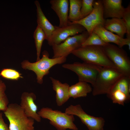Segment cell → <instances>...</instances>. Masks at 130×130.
Returning a JSON list of instances; mask_svg holds the SVG:
<instances>
[{
    "label": "cell",
    "mask_w": 130,
    "mask_h": 130,
    "mask_svg": "<svg viewBox=\"0 0 130 130\" xmlns=\"http://www.w3.org/2000/svg\"><path fill=\"white\" fill-rule=\"evenodd\" d=\"M84 62L102 67L116 68L105 53L103 47L99 46H81L72 52Z\"/></svg>",
    "instance_id": "6da1fadb"
},
{
    "label": "cell",
    "mask_w": 130,
    "mask_h": 130,
    "mask_svg": "<svg viewBox=\"0 0 130 130\" xmlns=\"http://www.w3.org/2000/svg\"><path fill=\"white\" fill-rule=\"evenodd\" d=\"M123 75L116 68L102 67L94 84L92 86L93 95H108Z\"/></svg>",
    "instance_id": "7a4b0ae2"
},
{
    "label": "cell",
    "mask_w": 130,
    "mask_h": 130,
    "mask_svg": "<svg viewBox=\"0 0 130 130\" xmlns=\"http://www.w3.org/2000/svg\"><path fill=\"white\" fill-rule=\"evenodd\" d=\"M41 58L36 62L32 63L26 60L21 63L23 69L31 70L35 73L37 82L40 84L43 83V77L48 74L52 67L57 64H63L66 60V58L64 57L50 58L48 52L46 50L43 52Z\"/></svg>",
    "instance_id": "3957f363"
},
{
    "label": "cell",
    "mask_w": 130,
    "mask_h": 130,
    "mask_svg": "<svg viewBox=\"0 0 130 130\" xmlns=\"http://www.w3.org/2000/svg\"><path fill=\"white\" fill-rule=\"evenodd\" d=\"M4 112L9 122V130H34L35 120L26 115L20 105L9 104Z\"/></svg>",
    "instance_id": "277c9868"
},
{
    "label": "cell",
    "mask_w": 130,
    "mask_h": 130,
    "mask_svg": "<svg viewBox=\"0 0 130 130\" xmlns=\"http://www.w3.org/2000/svg\"><path fill=\"white\" fill-rule=\"evenodd\" d=\"M38 113L41 118L49 120L50 124L58 130H78L74 123L75 118L73 115L48 107L41 108Z\"/></svg>",
    "instance_id": "5b68a950"
},
{
    "label": "cell",
    "mask_w": 130,
    "mask_h": 130,
    "mask_svg": "<svg viewBox=\"0 0 130 130\" xmlns=\"http://www.w3.org/2000/svg\"><path fill=\"white\" fill-rule=\"evenodd\" d=\"M103 47L106 55L116 68L124 75L130 77V59L125 51L110 43Z\"/></svg>",
    "instance_id": "8992f818"
},
{
    "label": "cell",
    "mask_w": 130,
    "mask_h": 130,
    "mask_svg": "<svg viewBox=\"0 0 130 130\" xmlns=\"http://www.w3.org/2000/svg\"><path fill=\"white\" fill-rule=\"evenodd\" d=\"M62 67L75 72L78 76L79 81L90 83L92 86L94 84L97 75L102 67L84 62L64 64L62 65Z\"/></svg>",
    "instance_id": "52a82bcc"
},
{
    "label": "cell",
    "mask_w": 130,
    "mask_h": 130,
    "mask_svg": "<svg viewBox=\"0 0 130 130\" xmlns=\"http://www.w3.org/2000/svg\"><path fill=\"white\" fill-rule=\"evenodd\" d=\"M89 35L86 30L82 33L70 37L59 44L52 46V58H66L72 52L81 46Z\"/></svg>",
    "instance_id": "ba28073f"
},
{
    "label": "cell",
    "mask_w": 130,
    "mask_h": 130,
    "mask_svg": "<svg viewBox=\"0 0 130 130\" xmlns=\"http://www.w3.org/2000/svg\"><path fill=\"white\" fill-rule=\"evenodd\" d=\"M65 112L78 117L86 126L88 130H104L105 122L104 119L88 114L80 104L70 105L66 108Z\"/></svg>",
    "instance_id": "9c48e42d"
},
{
    "label": "cell",
    "mask_w": 130,
    "mask_h": 130,
    "mask_svg": "<svg viewBox=\"0 0 130 130\" xmlns=\"http://www.w3.org/2000/svg\"><path fill=\"white\" fill-rule=\"evenodd\" d=\"M105 19L103 15L102 0H98L94 1L93 10L89 15L83 19L71 22L82 25L90 35L97 26L103 25Z\"/></svg>",
    "instance_id": "30bf717a"
},
{
    "label": "cell",
    "mask_w": 130,
    "mask_h": 130,
    "mask_svg": "<svg viewBox=\"0 0 130 130\" xmlns=\"http://www.w3.org/2000/svg\"><path fill=\"white\" fill-rule=\"evenodd\" d=\"M55 26L54 30L47 41L48 44L52 46L59 44L68 38L81 33L86 30L81 25L72 23L70 21L66 26L61 27Z\"/></svg>",
    "instance_id": "8fae6325"
},
{
    "label": "cell",
    "mask_w": 130,
    "mask_h": 130,
    "mask_svg": "<svg viewBox=\"0 0 130 130\" xmlns=\"http://www.w3.org/2000/svg\"><path fill=\"white\" fill-rule=\"evenodd\" d=\"M36 96L33 92H25L21 97L20 105L26 115L37 122L41 121V118L38 113V107L34 101Z\"/></svg>",
    "instance_id": "7c38bea8"
},
{
    "label": "cell",
    "mask_w": 130,
    "mask_h": 130,
    "mask_svg": "<svg viewBox=\"0 0 130 130\" xmlns=\"http://www.w3.org/2000/svg\"><path fill=\"white\" fill-rule=\"evenodd\" d=\"M93 32L97 34L105 42L114 43L120 48L127 45L130 50V37L123 38L105 29L103 25H99L94 29Z\"/></svg>",
    "instance_id": "4fadbf2b"
},
{
    "label": "cell",
    "mask_w": 130,
    "mask_h": 130,
    "mask_svg": "<svg viewBox=\"0 0 130 130\" xmlns=\"http://www.w3.org/2000/svg\"><path fill=\"white\" fill-rule=\"evenodd\" d=\"M104 18H122L125 9L121 0H103Z\"/></svg>",
    "instance_id": "5bb4252c"
},
{
    "label": "cell",
    "mask_w": 130,
    "mask_h": 130,
    "mask_svg": "<svg viewBox=\"0 0 130 130\" xmlns=\"http://www.w3.org/2000/svg\"><path fill=\"white\" fill-rule=\"evenodd\" d=\"M51 8L55 12L59 20L58 26L61 27L69 24L68 20L69 1L68 0H51Z\"/></svg>",
    "instance_id": "9a60e30c"
},
{
    "label": "cell",
    "mask_w": 130,
    "mask_h": 130,
    "mask_svg": "<svg viewBox=\"0 0 130 130\" xmlns=\"http://www.w3.org/2000/svg\"><path fill=\"white\" fill-rule=\"evenodd\" d=\"M50 78L52 84V88L56 92V101L58 106H62L70 98L69 95L70 86L67 83H62L52 77Z\"/></svg>",
    "instance_id": "2e32d148"
},
{
    "label": "cell",
    "mask_w": 130,
    "mask_h": 130,
    "mask_svg": "<svg viewBox=\"0 0 130 130\" xmlns=\"http://www.w3.org/2000/svg\"><path fill=\"white\" fill-rule=\"evenodd\" d=\"M35 4L37 8V22L43 31L46 36V39L48 41L54 30L55 26H53L48 20L43 12L39 1L35 0Z\"/></svg>",
    "instance_id": "e0dca14e"
},
{
    "label": "cell",
    "mask_w": 130,
    "mask_h": 130,
    "mask_svg": "<svg viewBox=\"0 0 130 130\" xmlns=\"http://www.w3.org/2000/svg\"><path fill=\"white\" fill-rule=\"evenodd\" d=\"M103 26L106 30L116 33L123 38H124L125 34L127 32L126 26L122 18L105 19Z\"/></svg>",
    "instance_id": "ac0fdd59"
},
{
    "label": "cell",
    "mask_w": 130,
    "mask_h": 130,
    "mask_svg": "<svg viewBox=\"0 0 130 130\" xmlns=\"http://www.w3.org/2000/svg\"><path fill=\"white\" fill-rule=\"evenodd\" d=\"M92 88L88 83L79 81L70 86L69 95L70 98L76 99L86 97L88 94L92 92Z\"/></svg>",
    "instance_id": "d6986e66"
},
{
    "label": "cell",
    "mask_w": 130,
    "mask_h": 130,
    "mask_svg": "<svg viewBox=\"0 0 130 130\" xmlns=\"http://www.w3.org/2000/svg\"><path fill=\"white\" fill-rule=\"evenodd\" d=\"M68 20L71 22L80 20L82 0H69Z\"/></svg>",
    "instance_id": "ffe728a7"
},
{
    "label": "cell",
    "mask_w": 130,
    "mask_h": 130,
    "mask_svg": "<svg viewBox=\"0 0 130 130\" xmlns=\"http://www.w3.org/2000/svg\"><path fill=\"white\" fill-rule=\"evenodd\" d=\"M130 77L123 75L117 82L111 91L119 90L130 97Z\"/></svg>",
    "instance_id": "44dd1931"
},
{
    "label": "cell",
    "mask_w": 130,
    "mask_h": 130,
    "mask_svg": "<svg viewBox=\"0 0 130 130\" xmlns=\"http://www.w3.org/2000/svg\"><path fill=\"white\" fill-rule=\"evenodd\" d=\"M33 37L37 51V61L39 60L41 49L43 42L45 39H46L45 34L40 27L37 25L33 34Z\"/></svg>",
    "instance_id": "7402d4cb"
},
{
    "label": "cell",
    "mask_w": 130,
    "mask_h": 130,
    "mask_svg": "<svg viewBox=\"0 0 130 130\" xmlns=\"http://www.w3.org/2000/svg\"><path fill=\"white\" fill-rule=\"evenodd\" d=\"M107 95L113 103L123 106L125 102L129 101L130 99V97L125 93L118 90H111Z\"/></svg>",
    "instance_id": "603a6c76"
},
{
    "label": "cell",
    "mask_w": 130,
    "mask_h": 130,
    "mask_svg": "<svg viewBox=\"0 0 130 130\" xmlns=\"http://www.w3.org/2000/svg\"><path fill=\"white\" fill-rule=\"evenodd\" d=\"M108 43L103 40L97 34L92 32L81 46H103Z\"/></svg>",
    "instance_id": "cb8c5ba5"
},
{
    "label": "cell",
    "mask_w": 130,
    "mask_h": 130,
    "mask_svg": "<svg viewBox=\"0 0 130 130\" xmlns=\"http://www.w3.org/2000/svg\"><path fill=\"white\" fill-rule=\"evenodd\" d=\"M0 75L5 78L14 80H17L23 78L21 74L18 71L11 68L3 69L0 72Z\"/></svg>",
    "instance_id": "d4e9b609"
},
{
    "label": "cell",
    "mask_w": 130,
    "mask_h": 130,
    "mask_svg": "<svg viewBox=\"0 0 130 130\" xmlns=\"http://www.w3.org/2000/svg\"><path fill=\"white\" fill-rule=\"evenodd\" d=\"M94 1L93 0H82L80 20L85 18L92 12Z\"/></svg>",
    "instance_id": "484cf974"
},
{
    "label": "cell",
    "mask_w": 130,
    "mask_h": 130,
    "mask_svg": "<svg viewBox=\"0 0 130 130\" xmlns=\"http://www.w3.org/2000/svg\"><path fill=\"white\" fill-rule=\"evenodd\" d=\"M122 18L124 21L127 28V37H130V5L125 8Z\"/></svg>",
    "instance_id": "4316f807"
},
{
    "label": "cell",
    "mask_w": 130,
    "mask_h": 130,
    "mask_svg": "<svg viewBox=\"0 0 130 130\" xmlns=\"http://www.w3.org/2000/svg\"><path fill=\"white\" fill-rule=\"evenodd\" d=\"M9 103L8 100L6 96L0 98V111L4 112L7 109Z\"/></svg>",
    "instance_id": "83f0119b"
},
{
    "label": "cell",
    "mask_w": 130,
    "mask_h": 130,
    "mask_svg": "<svg viewBox=\"0 0 130 130\" xmlns=\"http://www.w3.org/2000/svg\"><path fill=\"white\" fill-rule=\"evenodd\" d=\"M6 86L5 83L0 79V98L6 96L5 93Z\"/></svg>",
    "instance_id": "f1b7e54d"
},
{
    "label": "cell",
    "mask_w": 130,
    "mask_h": 130,
    "mask_svg": "<svg viewBox=\"0 0 130 130\" xmlns=\"http://www.w3.org/2000/svg\"><path fill=\"white\" fill-rule=\"evenodd\" d=\"M0 130H9L8 125L4 122L2 113L0 111Z\"/></svg>",
    "instance_id": "f546056e"
}]
</instances>
